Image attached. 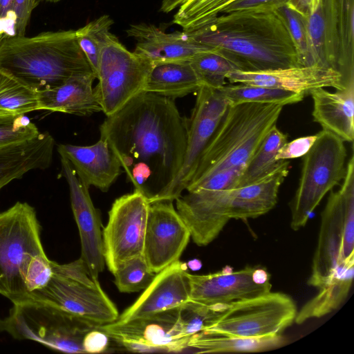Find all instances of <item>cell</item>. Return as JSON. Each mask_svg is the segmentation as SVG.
<instances>
[{
	"label": "cell",
	"instance_id": "33",
	"mask_svg": "<svg viewBox=\"0 0 354 354\" xmlns=\"http://www.w3.org/2000/svg\"><path fill=\"white\" fill-rule=\"evenodd\" d=\"M0 110L16 115L39 110L37 91L0 71Z\"/></svg>",
	"mask_w": 354,
	"mask_h": 354
},
{
	"label": "cell",
	"instance_id": "47",
	"mask_svg": "<svg viewBox=\"0 0 354 354\" xmlns=\"http://www.w3.org/2000/svg\"><path fill=\"white\" fill-rule=\"evenodd\" d=\"M316 1L317 0H290L288 6L306 18Z\"/></svg>",
	"mask_w": 354,
	"mask_h": 354
},
{
	"label": "cell",
	"instance_id": "20",
	"mask_svg": "<svg viewBox=\"0 0 354 354\" xmlns=\"http://www.w3.org/2000/svg\"><path fill=\"white\" fill-rule=\"evenodd\" d=\"M342 0H317L306 17L313 66L337 72L344 84L339 51Z\"/></svg>",
	"mask_w": 354,
	"mask_h": 354
},
{
	"label": "cell",
	"instance_id": "38",
	"mask_svg": "<svg viewBox=\"0 0 354 354\" xmlns=\"http://www.w3.org/2000/svg\"><path fill=\"white\" fill-rule=\"evenodd\" d=\"M344 204V236L342 261L354 257V157L352 155L346 163V172L339 188Z\"/></svg>",
	"mask_w": 354,
	"mask_h": 354
},
{
	"label": "cell",
	"instance_id": "13",
	"mask_svg": "<svg viewBox=\"0 0 354 354\" xmlns=\"http://www.w3.org/2000/svg\"><path fill=\"white\" fill-rule=\"evenodd\" d=\"M180 308L100 325L111 342L131 352L184 353L189 339L183 329Z\"/></svg>",
	"mask_w": 354,
	"mask_h": 354
},
{
	"label": "cell",
	"instance_id": "17",
	"mask_svg": "<svg viewBox=\"0 0 354 354\" xmlns=\"http://www.w3.org/2000/svg\"><path fill=\"white\" fill-rule=\"evenodd\" d=\"M60 160L62 175L68 185L71 209L79 230L80 258L91 274L98 278L106 265L100 217L92 202L89 188L79 179L65 157L60 156Z\"/></svg>",
	"mask_w": 354,
	"mask_h": 354
},
{
	"label": "cell",
	"instance_id": "27",
	"mask_svg": "<svg viewBox=\"0 0 354 354\" xmlns=\"http://www.w3.org/2000/svg\"><path fill=\"white\" fill-rule=\"evenodd\" d=\"M202 84L189 60L153 64L145 92L173 100L196 92Z\"/></svg>",
	"mask_w": 354,
	"mask_h": 354
},
{
	"label": "cell",
	"instance_id": "46",
	"mask_svg": "<svg viewBox=\"0 0 354 354\" xmlns=\"http://www.w3.org/2000/svg\"><path fill=\"white\" fill-rule=\"evenodd\" d=\"M15 0H0V43L15 35Z\"/></svg>",
	"mask_w": 354,
	"mask_h": 354
},
{
	"label": "cell",
	"instance_id": "36",
	"mask_svg": "<svg viewBox=\"0 0 354 354\" xmlns=\"http://www.w3.org/2000/svg\"><path fill=\"white\" fill-rule=\"evenodd\" d=\"M275 12L283 19L295 44L298 66H313V55L306 18L288 4L278 8Z\"/></svg>",
	"mask_w": 354,
	"mask_h": 354
},
{
	"label": "cell",
	"instance_id": "11",
	"mask_svg": "<svg viewBox=\"0 0 354 354\" xmlns=\"http://www.w3.org/2000/svg\"><path fill=\"white\" fill-rule=\"evenodd\" d=\"M153 64L128 50L114 35L102 48L94 87L102 111L110 116L145 92Z\"/></svg>",
	"mask_w": 354,
	"mask_h": 354
},
{
	"label": "cell",
	"instance_id": "45",
	"mask_svg": "<svg viewBox=\"0 0 354 354\" xmlns=\"http://www.w3.org/2000/svg\"><path fill=\"white\" fill-rule=\"evenodd\" d=\"M111 342L108 335L97 326L86 335L83 347L85 353H100L108 351Z\"/></svg>",
	"mask_w": 354,
	"mask_h": 354
},
{
	"label": "cell",
	"instance_id": "51",
	"mask_svg": "<svg viewBox=\"0 0 354 354\" xmlns=\"http://www.w3.org/2000/svg\"><path fill=\"white\" fill-rule=\"evenodd\" d=\"M3 331H5V322L0 318V333Z\"/></svg>",
	"mask_w": 354,
	"mask_h": 354
},
{
	"label": "cell",
	"instance_id": "22",
	"mask_svg": "<svg viewBox=\"0 0 354 354\" xmlns=\"http://www.w3.org/2000/svg\"><path fill=\"white\" fill-rule=\"evenodd\" d=\"M126 32L136 40L133 53L153 64L189 60L198 53L214 50L196 41L187 32H166L152 24H132Z\"/></svg>",
	"mask_w": 354,
	"mask_h": 354
},
{
	"label": "cell",
	"instance_id": "6",
	"mask_svg": "<svg viewBox=\"0 0 354 354\" xmlns=\"http://www.w3.org/2000/svg\"><path fill=\"white\" fill-rule=\"evenodd\" d=\"M283 107L250 102L230 105L203 151L189 185L223 172L239 178L263 138L277 124Z\"/></svg>",
	"mask_w": 354,
	"mask_h": 354
},
{
	"label": "cell",
	"instance_id": "41",
	"mask_svg": "<svg viewBox=\"0 0 354 354\" xmlns=\"http://www.w3.org/2000/svg\"><path fill=\"white\" fill-rule=\"evenodd\" d=\"M41 132L25 115L0 121V147L24 142L37 137Z\"/></svg>",
	"mask_w": 354,
	"mask_h": 354
},
{
	"label": "cell",
	"instance_id": "24",
	"mask_svg": "<svg viewBox=\"0 0 354 354\" xmlns=\"http://www.w3.org/2000/svg\"><path fill=\"white\" fill-rule=\"evenodd\" d=\"M93 73L73 76L61 84L37 92L39 110L88 116L102 111L93 84Z\"/></svg>",
	"mask_w": 354,
	"mask_h": 354
},
{
	"label": "cell",
	"instance_id": "18",
	"mask_svg": "<svg viewBox=\"0 0 354 354\" xmlns=\"http://www.w3.org/2000/svg\"><path fill=\"white\" fill-rule=\"evenodd\" d=\"M344 204L340 189L331 192L321 214L317 245L313 259L308 285L319 288L344 263L342 250L344 236Z\"/></svg>",
	"mask_w": 354,
	"mask_h": 354
},
{
	"label": "cell",
	"instance_id": "49",
	"mask_svg": "<svg viewBox=\"0 0 354 354\" xmlns=\"http://www.w3.org/2000/svg\"><path fill=\"white\" fill-rule=\"evenodd\" d=\"M187 266H188L192 271H196L201 269L202 263L198 259H192L187 263Z\"/></svg>",
	"mask_w": 354,
	"mask_h": 354
},
{
	"label": "cell",
	"instance_id": "44",
	"mask_svg": "<svg viewBox=\"0 0 354 354\" xmlns=\"http://www.w3.org/2000/svg\"><path fill=\"white\" fill-rule=\"evenodd\" d=\"M38 3V0L14 1L16 36L25 35L31 14Z\"/></svg>",
	"mask_w": 354,
	"mask_h": 354
},
{
	"label": "cell",
	"instance_id": "2",
	"mask_svg": "<svg viewBox=\"0 0 354 354\" xmlns=\"http://www.w3.org/2000/svg\"><path fill=\"white\" fill-rule=\"evenodd\" d=\"M187 33L225 55L239 71L258 72L298 66L295 44L275 11L223 13Z\"/></svg>",
	"mask_w": 354,
	"mask_h": 354
},
{
	"label": "cell",
	"instance_id": "5",
	"mask_svg": "<svg viewBox=\"0 0 354 354\" xmlns=\"http://www.w3.org/2000/svg\"><path fill=\"white\" fill-rule=\"evenodd\" d=\"M35 208L17 202L0 212V295L12 304L26 301L51 274Z\"/></svg>",
	"mask_w": 354,
	"mask_h": 354
},
{
	"label": "cell",
	"instance_id": "28",
	"mask_svg": "<svg viewBox=\"0 0 354 354\" xmlns=\"http://www.w3.org/2000/svg\"><path fill=\"white\" fill-rule=\"evenodd\" d=\"M354 257L344 261L319 292L297 311L295 322L323 317L335 310L346 299L352 285L354 274Z\"/></svg>",
	"mask_w": 354,
	"mask_h": 354
},
{
	"label": "cell",
	"instance_id": "26",
	"mask_svg": "<svg viewBox=\"0 0 354 354\" xmlns=\"http://www.w3.org/2000/svg\"><path fill=\"white\" fill-rule=\"evenodd\" d=\"M54 147L53 138L46 132L30 140L0 147V191L30 171L48 168Z\"/></svg>",
	"mask_w": 354,
	"mask_h": 354
},
{
	"label": "cell",
	"instance_id": "29",
	"mask_svg": "<svg viewBox=\"0 0 354 354\" xmlns=\"http://www.w3.org/2000/svg\"><path fill=\"white\" fill-rule=\"evenodd\" d=\"M285 343L281 334L252 338L200 332L189 338L184 353H256L277 348Z\"/></svg>",
	"mask_w": 354,
	"mask_h": 354
},
{
	"label": "cell",
	"instance_id": "31",
	"mask_svg": "<svg viewBox=\"0 0 354 354\" xmlns=\"http://www.w3.org/2000/svg\"><path fill=\"white\" fill-rule=\"evenodd\" d=\"M236 84H225L218 89L230 105L250 102L285 106L299 102L305 97L300 93L277 88Z\"/></svg>",
	"mask_w": 354,
	"mask_h": 354
},
{
	"label": "cell",
	"instance_id": "42",
	"mask_svg": "<svg viewBox=\"0 0 354 354\" xmlns=\"http://www.w3.org/2000/svg\"><path fill=\"white\" fill-rule=\"evenodd\" d=\"M318 136L315 135L306 136L296 138L290 142H286L278 151L276 160H288L304 156L311 149Z\"/></svg>",
	"mask_w": 354,
	"mask_h": 354
},
{
	"label": "cell",
	"instance_id": "37",
	"mask_svg": "<svg viewBox=\"0 0 354 354\" xmlns=\"http://www.w3.org/2000/svg\"><path fill=\"white\" fill-rule=\"evenodd\" d=\"M113 274L118 290L131 293L145 290L156 273L150 270L142 255L126 261Z\"/></svg>",
	"mask_w": 354,
	"mask_h": 354
},
{
	"label": "cell",
	"instance_id": "14",
	"mask_svg": "<svg viewBox=\"0 0 354 354\" xmlns=\"http://www.w3.org/2000/svg\"><path fill=\"white\" fill-rule=\"evenodd\" d=\"M196 93L195 105L187 120V144L183 165L173 182L152 203L174 201L186 189L203 151L230 106L218 89L202 86Z\"/></svg>",
	"mask_w": 354,
	"mask_h": 354
},
{
	"label": "cell",
	"instance_id": "34",
	"mask_svg": "<svg viewBox=\"0 0 354 354\" xmlns=\"http://www.w3.org/2000/svg\"><path fill=\"white\" fill-rule=\"evenodd\" d=\"M189 62L202 86L219 89L226 84L227 75L239 71L238 67L227 57L216 50L198 53Z\"/></svg>",
	"mask_w": 354,
	"mask_h": 354
},
{
	"label": "cell",
	"instance_id": "15",
	"mask_svg": "<svg viewBox=\"0 0 354 354\" xmlns=\"http://www.w3.org/2000/svg\"><path fill=\"white\" fill-rule=\"evenodd\" d=\"M190 239L172 201L150 203L143 257L152 272L158 273L178 261Z\"/></svg>",
	"mask_w": 354,
	"mask_h": 354
},
{
	"label": "cell",
	"instance_id": "23",
	"mask_svg": "<svg viewBox=\"0 0 354 354\" xmlns=\"http://www.w3.org/2000/svg\"><path fill=\"white\" fill-rule=\"evenodd\" d=\"M57 151L71 162L79 179L88 188L93 186L106 192L122 173L117 157L100 138L89 146L61 144Z\"/></svg>",
	"mask_w": 354,
	"mask_h": 354
},
{
	"label": "cell",
	"instance_id": "8",
	"mask_svg": "<svg viewBox=\"0 0 354 354\" xmlns=\"http://www.w3.org/2000/svg\"><path fill=\"white\" fill-rule=\"evenodd\" d=\"M5 331L16 339L36 341L50 349L85 353L83 343L95 325L56 306L35 300L13 304Z\"/></svg>",
	"mask_w": 354,
	"mask_h": 354
},
{
	"label": "cell",
	"instance_id": "52",
	"mask_svg": "<svg viewBox=\"0 0 354 354\" xmlns=\"http://www.w3.org/2000/svg\"><path fill=\"white\" fill-rule=\"evenodd\" d=\"M38 1H44L50 2V3H57V2L60 1L61 0H38Z\"/></svg>",
	"mask_w": 354,
	"mask_h": 354
},
{
	"label": "cell",
	"instance_id": "9",
	"mask_svg": "<svg viewBox=\"0 0 354 354\" xmlns=\"http://www.w3.org/2000/svg\"><path fill=\"white\" fill-rule=\"evenodd\" d=\"M347 151L344 141L322 130L303 156L301 176L290 203V227L298 230L307 223L310 214L324 196L344 179L346 172Z\"/></svg>",
	"mask_w": 354,
	"mask_h": 354
},
{
	"label": "cell",
	"instance_id": "50",
	"mask_svg": "<svg viewBox=\"0 0 354 354\" xmlns=\"http://www.w3.org/2000/svg\"><path fill=\"white\" fill-rule=\"evenodd\" d=\"M19 115L14 114L12 113L0 110V121L12 119Z\"/></svg>",
	"mask_w": 354,
	"mask_h": 354
},
{
	"label": "cell",
	"instance_id": "48",
	"mask_svg": "<svg viewBox=\"0 0 354 354\" xmlns=\"http://www.w3.org/2000/svg\"><path fill=\"white\" fill-rule=\"evenodd\" d=\"M186 0H162L160 6V11L169 12L180 6Z\"/></svg>",
	"mask_w": 354,
	"mask_h": 354
},
{
	"label": "cell",
	"instance_id": "7",
	"mask_svg": "<svg viewBox=\"0 0 354 354\" xmlns=\"http://www.w3.org/2000/svg\"><path fill=\"white\" fill-rule=\"evenodd\" d=\"M51 268L47 282L28 300L56 306L95 325L118 319L116 306L81 258L64 264L51 261Z\"/></svg>",
	"mask_w": 354,
	"mask_h": 354
},
{
	"label": "cell",
	"instance_id": "35",
	"mask_svg": "<svg viewBox=\"0 0 354 354\" xmlns=\"http://www.w3.org/2000/svg\"><path fill=\"white\" fill-rule=\"evenodd\" d=\"M113 20L104 15L75 30L80 47L86 57L97 78V71L102 48L112 36L110 32Z\"/></svg>",
	"mask_w": 354,
	"mask_h": 354
},
{
	"label": "cell",
	"instance_id": "12",
	"mask_svg": "<svg viewBox=\"0 0 354 354\" xmlns=\"http://www.w3.org/2000/svg\"><path fill=\"white\" fill-rule=\"evenodd\" d=\"M150 203L133 191L115 200L102 230L105 264L113 274L126 261L142 256Z\"/></svg>",
	"mask_w": 354,
	"mask_h": 354
},
{
	"label": "cell",
	"instance_id": "10",
	"mask_svg": "<svg viewBox=\"0 0 354 354\" xmlns=\"http://www.w3.org/2000/svg\"><path fill=\"white\" fill-rule=\"evenodd\" d=\"M297 313L290 296L270 291L227 306L203 332L252 338L281 335L295 322Z\"/></svg>",
	"mask_w": 354,
	"mask_h": 354
},
{
	"label": "cell",
	"instance_id": "39",
	"mask_svg": "<svg viewBox=\"0 0 354 354\" xmlns=\"http://www.w3.org/2000/svg\"><path fill=\"white\" fill-rule=\"evenodd\" d=\"M342 17L339 36L340 57L346 86L354 83V0H342Z\"/></svg>",
	"mask_w": 354,
	"mask_h": 354
},
{
	"label": "cell",
	"instance_id": "3",
	"mask_svg": "<svg viewBox=\"0 0 354 354\" xmlns=\"http://www.w3.org/2000/svg\"><path fill=\"white\" fill-rule=\"evenodd\" d=\"M290 163L281 165L266 177L247 185L222 190H198L181 194L176 210L198 246L212 242L230 219L247 220L262 216L277 204Z\"/></svg>",
	"mask_w": 354,
	"mask_h": 354
},
{
	"label": "cell",
	"instance_id": "19",
	"mask_svg": "<svg viewBox=\"0 0 354 354\" xmlns=\"http://www.w3.org/2000/svg\"><path fill=\"white\" fill-rule=\"evenodd\" d=\"M187 264L179 260L156 273L142 295L118 318L125 321L180 308L190 301Z\"/></svg>",
	"mask_w": 354,
	"mask_h": 354
},
{
	"label": "cell",
	"instance_id": "40",
	"mask_svg": "<svg viewBox=\"0 0 354 354\" xmlns=\"http://www.w3.org/2000/svg\"><path fill=\"white\" fill-rule=\"evenodd\" d=\"M222 310L189 301L180 308V318L185 334L191 337L203 332L215 321Z\"/></svg>",
	"mask_w": 354,
	"mask_h": 354
},
{
	"label": "cell",
	"instance_id": "25",
	"mask_svg": "<svg viewBox=\"0 0 354 354\" xmlns=\"http://www.w3.org/2000/svg\"><path fill=\"white\" fill-rule=\"evenodd\" d=\"M313 101L312 115L322 130L333 133L344 142L354 139V83L330 92L319 88L310 94Z\"/></svg>",
	"mask_w": 354,
	"mask_h": 354
},
{
	"label": "cell",
	"instance_id": "32",
	"mask_svg": "<svg viewBox=\"0 0 354 354\" xmlns=\"http://www.w3.org/2000/svg\"><path fill=\"white\" fill-rule=\"evenodd\" d=\"M237 0H186L174 16L173 24L189 32L209 23Z\"/></svg>",
	"mask_w": 354,
	"mask_h": 354
},
{
	"label": "cell",
	"instance_id": "4",
	"mask_svg": "<svg viewBox=\"0 0 354 354\" xmlns=\"http://www.w3.org/2000/svg\"><path fill=\"white\" fill-rule=\"evenodd\" d=\"M0 71L37 92L93 73L73 30L4 39L0 43Z\"/></svg>",
	"mask_w": 354,
	"mask_h": 354
},
{
	"label": "cell",
	"instance_id": "1",
	"mask_svg": "<svg viewBox=\"0 0 354 354\" xmlns=\"http://www.w3.org/2000/svg\"><path fill=\"white\" fill-rule=\"evenodd\" d=\"M134 191L151 203L175 179L183 165L187 119L174 100L142 92L100 127Z\"/></svg>",
	"mask_w": 354,
	"mask_h": 354
},
{
	"label": "cell",
	"instance_id": "16",
	"mask_svg": "<svg viewBox=\"0 0 354 354\" xmlns=\"http://www.w3.org/2000/svg\"><path fill=\"white\" fill-rule=\"evenodd\" d=\"M256 266L239 270L227 266L221 271L208 274L187 272L190 301L224 310L227 306L271 291L272 284L257 283L252 278Z\"/></svg>",
	"mask_w": 354,
	"mask_h": 354
},
{
	"label": "cell",
	"instance_id": "21",
	"mask_svg": "<svg viewBox=\"0 0 354 354\" xmlns=\"http://www.w3.org/2000/svg\"><path fill=\"white\" fill-rule=\"evenodd\" d=\"M227 80L232 84L242 83L277 88L304 96L319 88H346L337 72L315 66H297L258 72L234 71L227 75Z\"/></svg>",
	"mask_w": 354,
	"mask_h": 354
},
{
	"label": "cell",
	"instance_id": "43",
	"mask_svg": "<svg viewBox=\"0 0 354 354\" xmlns=\"http://www.w3.org/2000/svg\"><path fill=\"white\" fill-rule=\"evenodd\" d=\"M290 0H237L227 7L223 13L244 11H275Z\"/></svg>",
	"mask_w": 354,
	"mask_h": 354
},
{
	"label": "cell",
	"instance_id": "30",
	"mask_svg": "<svg viewBox=\"0 0 354 354\" xmlns=\"http://www.w3.org/2000/svg\"><path fill=\"white\" fill-rule=\"evenodd\" d=\"M287 138V134L274 126L245 167L235 187L253 183L277 169L283 160H277L276 155Z\"/></svg>",
	"mask_w": 354,
	"mask_h": 354
}]
</instances>
